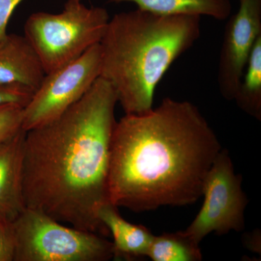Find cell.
Wrapping results in <instances>:
<instances>
[{"instance_id": "obj_1", "label": "cell", "mask_w": 261, "mask_h": 261, "mask_svg": "<svg viewBox=\"0 0 261 261\" xmlns=\"http://www.w3.org/2000/svg\"><path fill=\"white\" fill-rule=\"evenodd\" d=\"M118 103L99 77L63 114L25 132L23 189L25 207L62 224L107 237L99 219L109 203L111 140Z\"/></svg>"}, {"instance_id": "obj_2", "label": "cell", "mask_w": 261, "mask_h": 261, "mask_svg": "<svg viewBox=\"0 0 261 261\" xmlns=\"http://www.w3.org/2000/svg\"><path fill=\"white\" fill-rule=\"evenodd\" d=\"M221 149L188 101L165 98L145 114H126L111 140L110 202L135 213L195 203Z\"/></svg>"}, {"instance_id": "obj_3", "label": "cell", "mask_w": 261, "mask_h": 261, "mask_svg": "<svg viewBox=\"0 0 261 261\" xmlns=\"http://www.w3.org/2000/svg\"><path fill=\"white\" fill-rule=\"evenodd\" d=\"M200 15H161L138 9L110 19L100 43V76L128 115L153 108L156 88L171 65L200 36Z\"/></svg>"}, {"instance_id": "obj_4", "label": "cell", "mask_w": 261, "mask_h": 261, "mask_svg": "<svg viewBox=\"0 0 261 261\" xmlns=\"http://www.w3.org/2000/svg\"><path fill=\"white\" fill-rule=\"evenodd\" d=\"M109 20L105 8H89L81 0H68L61 13L31 15L24 25V36L37 51L47 74L100 43Z\"/></svg>"}, {"instance_id": "obj_5", "label": "cell", "mask_w": 261, "mask_h": 261, "mask_svg": "<svg viewBox=\"0 0 261 261\" xmlns=\"http://www.w3.org/2000/svg\"><path fill=\"white\" fill-rule=\"evenodd\" d=\"M13 261H107L112 242L97 233L68 227L39 211L25 208L11 223Z\"/></svg>"}, {"instance_id": "obj_6", "label": "cell", "mask_w": 261, "mask_h": 261, "mask_svg": "<svg viewBox=\"0 0 261 261\" xmlns=\"http://www.w3.org/2000/svg\"><path fill=\"white\" fill-rule=\"evenodd\" d=\"M242 181L241 175L234 172L228 151L221 149L204 181L202 207L185 232L200 244L211 232L221 236L243 231L248 200Z\"/></svg>"}, {"instance_id": "obj_7", "label": "cell", "mask_w": 261, "mask_h": 261, "mask_svg": "<svg viewBox=\"0 0 261 261\" xmlns=\"http://www.w3.org/2000/svg\"><path fill=\"white\" fill-rule=\"evenodd\" d=\"M100 44L92 46L74 61L48 73L23 109L22 128L29 130L63 114L100 77Z\"/></svg>"}, {"instance_id": "obj_8", "label": "cell", "mask_w": 261, "mask_h": 261, "mask_svg": "<svg viewBox=\"0 0 261 261\" xmlns=\"http://www.w3.org/2000/svg\"><path fill=\"white\" fill-rule=\"evenodd\" d=\"M236 14L229 18L224 34L218 85L221 95L233 100L254 45L261 37V0H239Z\"/></svg>"}, {"instance_id": "obj_9", "label": "cell", "mask_w": 261, "mask_h": 261, "mask_svg": "<svg viewBox=\"0 0 261 261\" xmlns=\"http://www.w3.org/2000/svg\"><path fill=\"white\" fill-rule=\"evenodd\" d=\"M46 73L25 36L10 34L0 44V83L19 86L34 94Z\"/></svg>"}, {"instance_id": "obj_10", "label": "cell", "mask_w": 261, "mask_h": 261, "mask_svg": "<svg viewBox=\"0 0 261 261\" xmlns=\"http://www.w3.org/2000/svg\"><path fill=\"white\" fill-rule=\"evenodd\" d=\"M25 130L0 145V217L12 223L27 208L23 189Z\"/></svg>"}, {"instance_id": "obj_11", "label": "cell", "mask_w": 261, "mask_h": 261, "mask_svg": "<svg viewBox=\"0 0 261 261\" xmlns=\"http://www.w3.org/2000/svg\"><path fill=\"white\" fill-rule=\"evenodd\" d=\"M98 216L112 234L114 258L130 260L147 257L154 237L148 228L128 222L111 202L102 206Z\"/></svg>"}, {"instance_id": "obj_12", "label": "cell", "mask_w": 261, "mask_h": 261, "mask_svg": "<svg viewBox=\"0 0 261 261\" xmlns=\"http://www.w3.org/2000/svg\"><path fill=\"white\" fill-rule=\"evenodd\" d=\"M82 1V0H81ZM111 3H132L138 9L161 15L188 14L223 20L229 18V0H110Z\"/></svg>"}, {"instance_id": "obj_13", "label": "cell", "mask_w": 261, "mask_h": 261, "mask_svg": "<svg viewBox=\"0 0 261 261\" xmlns=\"http://www.w3.org/2000/svg\"><path fill=\"white\" fill-rule=\"evenodd\" d=\"M233 100L244 112L260 121L261 37L254 45Z\"/></svg>"}, {"instance_id": "obj_14", "label": "cell", "mask_w": 261, "mask_h": 261, "mask_svg": "<svg viewBox=\"0 0 261 261\" xmlns=\"http://www.w3.org/2000/svg\"><path fill=\"white\" fill-rule=\"evenodd\" d=\"M147 257L152 261H200L202 259L200 244L185 231L154 236Z\"/></svg>"}, {"instance_id": "obj_15", "label": "cell", "mask_w": 261, "mask_h": 261, "mask_svg": "<svg viewBox=\"0 0 261 261\" xmlns=\"http://www.w3.org/2000/svg\"><path fill=\"white\" fill-rule=\"evenodd\" d=\"M23 109L19 105L0 106V145L23 128Z\"/></svg>"}, {"instance_id": "obj_16", "label": "cell", "mask_w": 261, "mask_h": 261, "mask_svg": "<svg viewBox=\"0 0 261 261\" xmlns=\"http://www.w3.org/2000/svg\"><path fill=\"white\" fill-rule=\"evenodd\" d=\"M33 94L23 87L0 83V106L15 104L25 108L32 99Z\"/></svg>"}, {"instance_id": "obj_17", "label": "cell", "mask_w": 261, "mask_h": 261, "mask_svg": "<svg viewBox=\"0 0 261 261\" xmlns=\"http://www.w3.org/2000/svg\"><path fill=\"white\" fill-rule=\"evenodd\" d=\"M14 249L11 223L0 217V261H13Z\"/></svg>"}, {"instance_id": "obj_18", "label": "cell", "mask_w": 261, "mask_h": 261, "mask_svg": "<svg viewBox=\"0 0 261 261\" xmlns=\"http://www.w3.org/2000/svg\"><path fill=\"white\" fill-rule=\"evenodd\" d=\"M22 1L23 0H0V44L8 35L7 29L10 19Z\"/></svg>"}]
</instances>
